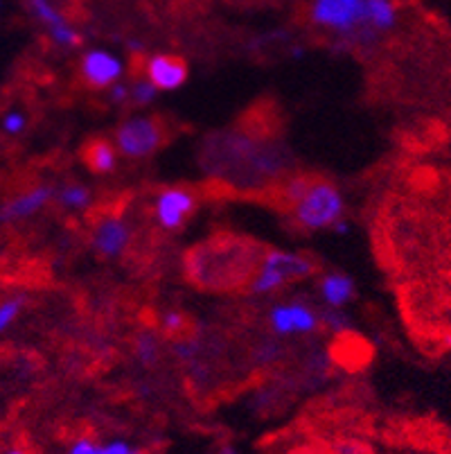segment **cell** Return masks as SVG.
<instances>
[{
    "instance_id": "obj_20",
    "label": "cell",
    "mask_w": 451,
    "mask_h": 454,
    "mask_svg": "<svg viewBox=\"0 0 451 454\" xmlns=\"http://www.w3.org/2000/svg\"><path fill=\"white\" fill-rule=\"evenodd\" d=\"M134 452L136 450L131 448L127 441H109V443L105 445L97 443V448H95L93 454H134Z\"/></svg>"
},
{
    "instance_id": "obj_8",
    "label": "cell",
    "mask_w": 451,
    "mask_h": 454,
    "mask_svg": "<svg viewBox=\"0 0 451 454\" xmlns=\"http://www.w3.org/2000/svg\"><path fill=\"white\" fill-rule=\"evenodd\" d=\"M147 80L159 90L181 89L188 80V64L181 57L154 55L147 64Z\"/></svg>"
},
{
    "instance_id": "obj_18",
    "label": "cell",
    "mask_w": 451,
    "mask_h": 454,
    "mask_svg": "<svg viewBox=\"0 0 451 454\" xmlns=\"http://www.w3.org/2000/svg\"><path fill=\"white\" fill-rule=\"evenodd\" d=\"M156 93H159V89H156L149 80L136 82V86L131 89V98H134L138 105H147V102H152L156 98Z\"/></svg>"
},
{
    "instance_id": "obj_10",
    "label": "cell",
    "mask_w": 451,
    "mask_h": 454,
    "mask_svg": "<svg viewBox=\"0 0 451 454\" xmlns=\"http://www.w3.org/2000/svg\"><path fill=\"white\" fill-rule=\"evenodd\" d=\"M129 242V229L120 217H106L95 229V249L106 258H118Z\"/></svg>"
},
{
    "instance_id": "obj_4",
    "label": "cell",
    "mask_w": 451,
    "mask_h": 454,
    "mask_svg": "<svg viewBox=\"0 0 451 454\" xmlns=\"http://www.w3.org/2000/svg\"><path fill=\"white\" fill-rule=\"evenodd\" d=\"M318 26L332 27L338 32H354L368 23L366 0H316L312 10Z\"/></svg>"
},
{
    "instance_id": "obj_12",
    "label": "cell",
    "mask_w": 451,
    "mask_h": 454,
    "mask_svg": "<svg viewBox=\"0 0 451 454\" xmlns=\"http://www.w3.org/2000/svg\"><path fill=\"white\" fill-rule=\"evenodd\" d=\"M353 292H354L353 280L343 274H330L325 276L321 283L323 299L328 301L332 308H341L343 303H347V301L353 299Z\"/></svg>"
},
{
    "instance_id": "obj_13",
    "label": "cell",
    "mask_w": 451,
    "mask_h": 454,
    "mask_svg": "<svg viewBox=\"0 0 451 454\" xmlns=\"http://www.w3.org/2000/svg\"><path fill=\"white\" fill-rule=\"evenodd\" d=\"M86 163L93 168L95 172L99 175H106V172H113L115 170V150L111 147V143L106 140H93L89 147H86Z\"/></svg>"
},
{
    "instance_id": "obj_1",
    "label": "cell",
    "mask_w": 451,
    "mask_h": 454,
    "mask_svg": "<svg viewBox=\"0 0 451 454\" xmlns=\"http://www.w3.org/2000/svg\"><path fill=\"white\" fill-rule=\"evenodd\" d=\"M289 197L296 200V220L305 229H334V224L341 222L343 197L332 184L300 179L292 185Z\"/></svg>"
},
{
    "instance_id": "obj_25",
    "label": "cell",
    "mask_w": 451,
    "mask_h": 454,
    "mask_svg": "<svg viewBox=\"0 0 451 454\" xmlns=\"http://www.w3.org/2000/svg\"><path fill=\"white\" fill-rule=\"evenodd\" d=\"M134 454H143V452H134Z\"/></svg>"
},
{
    "instance_id": "obj_24",
    "label": "cell",
    "mask_w": 451,
    "mask_h": 454,
    "mask_svg": "<svg viewBox=\"0 0 451 454\" xmlns=\"http://www.w3.org/2000/svg\"><path fill=\"white\" fill-rule=\"evenodd\" d=\"M3 454H27V452H25L23 448H10V450H5Z\"/></svg>"
},
{
    "instance_id": "obj_11",
    "label": "cell",
    "mask_w": 451,
    "mask_h": 454,
    "mask_svg": "<svg viewBox=\"0 0 451 454\" xmlns=\"http://www.w3.org/2000/svg\"><path fill=\"white\" fill-rule=\"evenodd\" d=\"M30 5L32 10L36 12V16L43 20V26L48 27L50 35H52V39H55L57 43L70 45V48L80 43V35L66 23L64 16L55 10V5H52L50 0H30Z\"/></svg>"
},
{
    "instance_id": "obj_7",
    "label": "cell",
    "mask_w": 451,
    "mask_h": 454,
    "mask_svg": "<svg viewBox=\"0 0 451 454\" xmlns=\"http://www.w3.org/2000/svg\"><path fill=\"white\" fill-rule=\"evenodd\" d=\"M82 75H84L86 84L95 86V89H106V86L115 84L120 80L122 64L111 52L90 51L82 59Z\"/></svg>"
},
{
    "instance_id": "obj_5",
    "label": "cell",
    "mask_w": 451,
    "mask_h": 454,
    "mask_svg": "<svg viewBox=\"0 0 451 454\" xmlns=\"http://www.w3.org/2000/svg\"><path fill=\"white\" fill-rule=\"evenodd\" d=\"M192 210L194 197L183 188H167L156 197V220L167 231H179Z\"/></svg>"
},
{
    "instance_id": "obj_15",
    "label": "cell",
    "mask_w": 451,
    "mask_h": 454,
    "mask_svg": "<svg viewBox=\"0 0 451 454\" xmlns=\"http://www.w3.org/2000/svg\"><path fill=\"white\" fill-rule=\"evenodd\" d=\"M57 200L68 208H84L90 200V192L80 184H70L57 190Z\"/></svg>"
},
{
    "instance_id": "obj_19",
    "label": "cell",
    "mask_w": 451,
    "mask_h": 454,
    "mask_svg": "<svg viewBox=\"0 0 451 454\" xmlns=\"http://www.w3.org/2000/svg\"><path fill=\"white\" fill-rule=\"evenodd\" d=\"M25 125H27V121H25V115L20 114V111H10V114H5V118H3V131L10 136L20 134V131L25 129Z\"/></svg>"
},
{
    "instance_id": "obj_3",
    "label": "cell",
    "mask_w": 451,
    "mask_h": 454,
    "mask_svg": "<svg viewBox=\"0 0 451 454\" xmlns=\"http://www.w3.org/2000/svg\"><path fill=\"white\" fill-rule=\"evenodd\" d=\"M314 274V262L309 258L296 254H284V251H271L262 260V271L253 280L255 294H267V292L278 290L289 280L305 278Z\"/></svg>"
},
{
    "instance_id": "obj_21",
    "label": "cell",
    "mask_w": 451,
    "mask_h": 454,
    "mask_svg": "<svg viewBox=\"0 0 451 454\" xmlns=\"http://www.w3.org/2000/svg\"><path fill=\"white\" fill-rule=\"evenodd\" d=\"M95 448H97V443H95L93 439H89V436H80V439H74L73 443H70L68 454H93Z\"/></svg>"
},
{
    "instance_id": "obj_6",
    "label": "cell",
    "mask_w": 451,
    "mask_h": 454,
    "mask_svg": "<svg viewBox=\"0 0 451 454\" xmlns=\"http://www.w3.org/2000/svg\"><path fill=\"white\" fill-rule=\"evenodd\" d=\"M268 321H271L273 330L283 337L292 333H312L318 325V317L303 303L276 305L268 315Z\"/></svg>"
},
{
    "instance_id": "obj_14",
    "label": "cell",
    "mask_w": 451,
    "mask_h": 454,
    "mask_svg": "<svg viewBox=\"0 0 451 454\" xmlns=\"http://www.w3.org/2000/svg\"><path fill=\"white\" fill-rule=\"evenodd\" d=\"M368 5V23L375 30H391L397 20L395 5L391 0H366Z\"/></svg>"
},
{
    "instance_id": "obj_26",
    "label": "cell",
    "mask_w": 451,
    "mask_h": 454,
    "mask_svg": "<svg viewBox=\"0 0 451 454\" xmlns=\"http://www.w3.org/2000/svg\"><path fill=\"white\" fill-rule=\"evenodd\" d=\"M222 454H230V452H222Z\"/></svg>"
},
{
    "instance_id": "obj_16",
    "label": "cell",
    "mask_w": 451,
    "mask_h": 454,
    "mask_svg": "<svg viewBox=\"0 0 451 454\" xmlns=\"http://www.w3.org/2000/svg\"><path fill=\"white\" fill-rule=\"evenodd\" d=\"M136 355L144 366H152L159 360V341H156L154 334H140L138 341H136Z\"/></svg>"
},
{
    "instance_id": "obj_17",
    "label": "cell",
    "mask_w": 451,
    "mask_h": 454,
    "mask_svg": "<svg viewBox=\"0 0 451 454\" xmlns=\"http://www.w3.org/2000/svg\"><path fill=\"white\" fill-rule=\"evenodd\" d=\"M25 299L20 296H14V299H7L0 303V333H5L12 324L16 321V317L20 315V309H23Z\"/></svg>"
},
{
    "instance_id": "obj_9",
    "label": "cell",
    "mask_w": 451,
    "mask_h": 454,
    "mask_svg": "<svg viewBox=\"0 0 451 454\" xmlns=\"http://www.w3.org/2000/svg\"><path fill=\"white\" fill-rule=\"evenodd\" d=\"M52 197H55V190L50 188V185H39L35 190H27V192L14 197V200L7 201L0 208V222H16L23 220V217H30V215L39 213Z\"/></svg>"
},
{
    "instance_id": "obj_2",
    "label": "cell",
    "mask_w": 451,
    "mask_h": 454,
    "mask_svg": "<svg viewBox=\"0 0 451 454\" xmlns=\"http://www.w3.org/2000/svg\"><path fill=\"white\" fill-rule=\"evenodd\" d=\"M165 134L160 121L152 118V115H143V118H131V121L122 122L118 129V150L129 159H144L152 156L163 147Z\"/></svg>"
},
{
    "instance_id": "obj_23",
    "label": "cell",
    "mask_w": 451,
    "mask_h": 454,
    "mask_svg": "<svg viewBox=\"0 0 451 454\" xmlns=\"http://www.w3.org/2000/svg\"><path fill=\"white\" fill-rule=\"evenodd\" d=\"M113 98H115V102H122L124 98H127V89H124L122 84H118L113 89Z\"/></svg>"
},
{
    "instance_id": "obj_22",
    "label": "cell",
    "mask_w": 451,
    "mask_h": 454,
    "mask_svg": "<svg viewBox=\"0 0 451 454\" xmlns=\"http://www.w3.org/2000/svg\"><path fill=\"white\" fill-rule=\"evenodd\" d=\"M323 319H325V324L330 325V328L334 330V333H341V330H346L347 328V319H346V315H338V312H328V315L323 317Z\"/></svg>"
}]
</instances>
